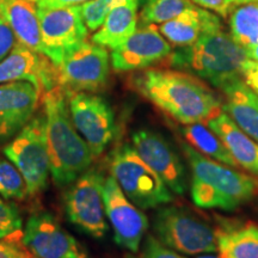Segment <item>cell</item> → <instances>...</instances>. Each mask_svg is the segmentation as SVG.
I'll use <instances>...</instances> for the list:
<instances>
[{
	"label": "cell",
	"mask_w": 258,
	"mask_h": 258,
	"mask_svg": "<svg viewBox=\"0 0 258 258\" xmlns=\"http://www.w3.org/2000/svg\"><path fill=\"white\" fill-rule=\"evenodd\" d=\"M134 84L145 98L178 123H207L222 111L217 95L188 73L148 70L139 74Z\"/></svg>",
	"instance_id": "1"
},
{
	"label": "cell",
	"mask_w": 258,
	"mask_h": 258,
	"mask_svg": "<svg viewBox=\"0 0 258 258\" xmlns=\"http://www.w3.org/2000/svg\"><path fill=\"white\" fill-rule=\"evenodd\" d=\"M50 176L59 188L69 186L90 169L93 154L74 127L67 95L59 86L43 95Z\"/></svg>",
	"instance_id": "2"
},
{
	"label": "cell",
	"mask_w": 258,
	"mask_h": 258,
	"mask_svg": "<svg viewBox=\"0 0 258 258\" xmlns=\"http://www.w3.org/2000/svg\"><path fill=\"white\" fill-rule=\"evenodd\" d=\"M167 57L172 67L196 74L220 90L240 78L247 60L244 48L222 29L220 18L203 29L195 43L177 48Z\"/></svg>",
	"instance_id": "3"
},
{
	"label": "cell",
	"mask_w": 258,
	"mask_h": 258,
	"mask_svg": "<svg viewBox=\"0 0 258 258\" xmlns=\"http://www.w3.org/2000/svg\"><path fill=\"white\" fill-rule=\"evenodd\" d=\"M180 146L191 169V198L198 207L233 211L258 194L257 178L203 156L191 145Z\"/></svg>",
	"instance_id": "4"
},
{
	"label": "cell",
	"mask_w": 258,
	"mask_h": 258,
	"mask_svg": "<svg viewBox=\"0 0 258 258\" xmlns=\"http://www.w3.org/2000/svg\"><path fill=\"white\" fill-rule=\"evenodd\" d=\"M110 172L124 195L143 211L173 201L171 190L133 146L124 144L112 152Z\"/></svg>",
	"instance_id": "5"
},
{
	"label": "cell",
	"mask_w": 258,
	"mask_h": 258,
	"mask_svg": "<svg viewBox=\"0 0 258 258\" xmlns=\"http://www.w3.org/2000/svg\"><path fill=\"white\" fill-rule=\"evenodd\" d=\"M3 152L22 173L29 195L43 191L50 175L44 112L35 115Z\"/></svg>",
	"instance_id": "6"
},
{
	"label": "cell",
	"mask_w": 258,
	"mask_h": 258,
	"mask_svg": "<svg viewBox=\"0 0 258 258\" xmlns=\"http://www.w3.org/2000/svg\"><path fill=\"white\" fill-rule=\"evenodd\" d=\"M154 237L165 246L184 254L217 252V233L188 209L170 206L158 209L153 219Z\"/></svg>",
	"instance_id": "7"
},
{
	"label": "cell",
	"mask_w": 258,
	"mask_h": 258,
	"mask_svg": "<svg viewBox=\"0 0 258 258\" xmlns=\"http://www.w3.org/2000/svg\"><path fill=\"white\" fill-rule=\"evenodd\" d=\"M105 178L99 171L89 169L69 185L64 211L69 220L90 237L101 239L109 230L104 206Z\"/></svg>",
	"instance_id": "8"
},
{
	"label": "cell",
	"mask_w": 258,
	"mask_h": 258,
	"mask_svg": "<svg viewBox=\"0 0 258 258\" xmlns=\"http://www.w3.org/2000/svg\"><path fill=\"white\" fill-rule=\"evenodd\" d=\"M110 56L104 47L84 41L64 54L56 66L57 86L63 92H95L105 86Z\"/></svg>",
	"instance_id": "9"
},
{
	"label": "cell",
	"mask_w": 258,
	"mask_h": 258,
	"mask_svg": "<svg viewBox=\"0 0 258 258\" xmlns=\"http://www.w3.org/2000/svg\"><path fill=\"white\" fill-rule=\"evenodd\" d=\"M74 127L89 145L93 157H99L115 134L111 106L102 97L90 92L67 93Z\"/></svg>",
	"instance_id": "10"
},
{
	"label": "cell",
	"mask_w": 258,
	"mask_h": 258,
	"mask_svg": "<svg viewBox=\"0 0 258 258\" xmlns=\"http://www.w3.org/2000/svg\"><path fill=\"white\" fill-rule=\"evenodd\" d=\"M38 18L46 56L55 66L61 63L67 51L88 38L89 29L82 16L80 5L38 8Z\"/></svg>",
	"instance_id": "11"
},
{
	"label": "cell",
	"mask_w": 258,
	"mask_h": 258,
	"mask_svg": "<svg viewBox=\"0 0 258 258\" xmlns=\"http://www.w3.org/2000/svg\"><path fill=\"white\" fill-rule=\"evenodd\" d=\"M22 244L36 258H90L83 245L48 212L29 217Z\"/></svg>",
	"instance_id": "12"
},
{
	"label": "cell",
	"mask_w": 258,
	"mask_h": 258,
	"mask_svg": "<svg viewBox=\"0 0 258 258\" xmlns=\"http://www.w3.org/2000/svg\"><path fill=\"white\" fill-rule=\"evenodd\" d=\"M104 206L106 218L114 231L115 243L131 252H138L150 222L143 209L124 195L112 176L105 178Z\"/></svg>",
	"instance_id": "13"
},
{
	"label": "cell",
	"mask_w": 258,
	"mask_h": 258,
	"mask_svg": "<svg viewBox=\"0 0 258 258\" xmlns=\"http://www.w3.org/2000/svg\"><path fill=\"white\" fill-rule=\"evenodd\" d=\"M133 147L139 156L171 191L183 195L186 191V171L182 160L163 135L151 129H139L132 135Z\"/></svg>",
	"instance_id": "14"
},
{
	"label": "cell",
	"mask_w": 258,
	"mask_h": 258,
	"mask_svg": "<svg viewBox=\"0 0 258 258\" xmlns=\"http://www.w3.org/2000/svg\"><path fill=\"white\" fill-rule=\"evenodd\" d=\"M171 51L170 43L160 34L157 25L140 24L127 41L111 49V66L117 72L144 70L166 59Z\"/></svg>",
	"instance_id": "15"
},
{
	"label": "cell",
	"mask_w": 258,
	"mask_h": 258,
	"mask_svg": "<svg viewBox=\"0 0 258 258\" xmlns=\"http://www.w3.org/2000/svg\"><path fill=\"white\" fill-rule=\"evenodd\" d=\"M11 82H29L44 95L57 88L56 66L46 55L16 41L0 61V84Z\"/></svg>",
	"instance_id": "16"
},
{
	"label": "cell",
	"mask_w": 258,
	"mask_h": 258,
	"mask_svg": "<svg viewBox=\"0 0 258 258\" xmlns=\"http://www.w3.org/2000/svg\"><path fill=\"white\" fill-rule=\"evenodd\" d=\"M41 96L29 82L0 84V144L12 140L36 115Z\"/></svg>",
	"instance_id": "17"
},
{
	"label": "cell",
	"mask_w": 258,
	"mask_h": 258,
	"mask_svg": "<svg viewBox=\"0 0 258 258\" xmlns=\"http://www.w3.org/2000/svg\"><path fill=\"white\" fill-rule=\"evenodd\" d=\"M206 124L221 139L237 165L252 176L258 177L257 141L245 134L225 111H221Z\"/></svg>",
	"instance_id": "18"
},
{
	"label": "cell",
	"mask_w": 258,
	"mask_h": 258,
	"mask_svg": "<svg viewBox=\"0 0 258 258\" xmlns=\"http://www.w3.org/2000/svg\"><path fill=\"white\" fill-rule=\"evenodd\" d=\"M0 10L14 31L16 41L46 55L36 0H0Z\"/></svg>",
	"instance_id": "19"
},
{
	"label": "cell",
	"mask_w": 258,
	"mask_h": 258,
	"mask_svg": "<svg viewBox=\"0 0 258 258\" xmlns=\"http://www.w3.org/2000/svg\"><path fill=\"white\" fill-rule=\"evenodd\" d=\"M226 103L224 111L245 134L258 143V95L241 78L221 89Z\"/></svg>",
	"instance_id": "20"
},
{
	"label": "cell",
	"mask_w": 258,
	"mask_h": 258,
	"mask_svg": "<svg viewBox=\"0 0 258 258\" xmlns=\"http://www.w3.org/2000/svg\"><path fill=\"white\" fill-rule=\"evenodd\" d=\"M138 0H127L112 8L103 22L101 27L92 35L91 41L104 48L115 49L127 41L139 23Z\"/></svg>",
	"instance_id": "21"
},
{
	"label": "cell",
	"mask_w": 258,
	"mask_h": 258,
	"mask_svg": "<svg viewBox=\"0 0 258 258\" xmlns=\"http://www.w3.org/2000/svg\"><path fill=\"white\" fill-rule=\"evenodd\" d=\"M217 19L218 16L194 5L176 18L158 24L157 29L175 47H188L198 41L203 29Z\"/></svg>",
	"instance_id": "22"
},
{
	"label": "cell",
	"mask_w": 258,
	"mask_h": 258,
	"mask_svg": "<svg viewBox=\"0 0 258 258\" xmlns=\"http://www.w3.org/2000/svg\"><path fill=\"white\" fill-rule=\"evenodd\" d=\"M215 233L221 258H258L257 225L226 221Z\"/></svg>",
	"instance_id": "23"
},
{
	"label": "cell",
	"mask_w": 258,
	"mask_h": 258,
	"mask_svg": "<svg viewBox=\"0 0 258 258\" xmlns=\"http://www.w3.org/2000/svg\"><path fill=\"white\" fill-rule=\"evenodd\" d=\"M182 134L188 144L203 156L231 167L238 166L221 139L205 123L186 124L182 129Z\"/></svg>",
	"instance_id": "24"
},
{
	"label": "cell",
	"mask_w": 258,
	"mask_h": 258,
	"mask_svg": "<svg viewBox=\"0 0 258 258\" xmlns=\"http://www.w3.org/2000/svg\"><path fill=\"white\" fill-rule=\"evenodd\" d=\"M231 35L241 47L258 44V0L240 3L230 14Z\"/></svg>",
	"instance_id": "25"
},
{
	"label": "cell",
	"mask_w": 258,
	"mask_h": 258,
	"mask_svg": "<svg viewBox=\"0 0 258 258\" xmlns=\"http://www.w3.org/2000/svg\"><path fill=\"white\" fill-rule=\"evenodd\" d=\"M192 6L194 3L190 0H154L141 10L140 24L158 25L165 23Z\"/></svg>",
	"instance_id": "26"
},
{
	"label": "cell",
	"mask_w": 258,
	"mask_h": 258,
	"mask_svg": "<svg viewBox=\"0 0 258 258\" xmlns=\"http://www.w3.org/2000/svg\"><path fill=\"white\" fill-rule=\"evenodd\" d=\"M28 195L25 180L9 159L0 158V196L5 200H23Z\"/></svg>",
	"instance_id": "27"
},
{
	"label": "cell",
	"mask_w": 258,
	"mask_h": 258,
	"mask_svg": "<svg viewBox=\"0 0 258 258\" xmlns=\"http://www.w3.org/2000/svg\"><path fill=\"white\" fill-rule=\"evenodd\" d=\"M23 219L14 203L0 196V240L18 241L23 237Z\"/></svg>",
	"instance_id": "28"
},
{
	"label": "cell",
	"mask_w": 258,
	"mask_h": 258,
	"mask_svg": "<svg viewBox=\"0 0 258 258\" xmlns=\"http://www.w3.org/2000/svg\"><path fill=\"white\" fill-rule=\"evenodd\" d=\"M123 2H127V0H91V2L84 3L80 5L82 16L89 30L96 31L104 22L109 11ZM138 2L140 4V8L143 9L154 0H138Z\"/></svg>",
	"instance_id": "29"
},
{
	"label": "cell",
	"mask_w": 258,
	"mask_h": 258,
	"mask_svg": "<svg viewBox=\"0 0 258 258\" xmlns=\"http://www.w3.org/2000/svg\"><path fill=\"white\" fill-rule=\"evenodd\" d=\"M143 258H185L160 243L154 235H147L143 245Z\"/></svg>",
	"instance_id": "30"
},
{
	"label": "cell",
	"mask_w": 258,
	"mask_h": 258,
	"mask_svg": "<svg viewBox=\"0 0 258 258\" xmlns=\"http://www.w3.org/2000/svg\"><path fill=\"white\" fill-rule=\"evenodd\" d=\"M16 43V37L12 29L0 10V61L10 53Z\"/></svg>",
	"instance_id": "31"
},
{
	"label": "cell",
	"mask_w": 258,
	"mask_h": 258,
	"mask_svg": "<svg viewBox=\"0 0 258 258\" xmlns=\"http://www.w3.org/2000/svg\"><path fill=\"white\" fill-rule=\"evenodd\" d=\"M194 4H198L201 8L213 10L222 17H227L231 14L232 9L235 5L240 4L241 0H191Z\"/></svg>",
	"instance_id": "32"
},
{
	"label": "cell",
	"mask_w": 258,
	"mask_h": 258,
	"mask_svg": "<svg viewBox=\"0 0 258 258\" xmlns=\"http://www.w3.org/2000/svg\"><path fill=\"white\" fill-rule=\"evenodd\" d=\"M0 258H36L17 241L0 240Z\"/></svg>",
	"instance_id": "33"
},
{
	"label": "cell",
	"mask_w": 258,
	"mask_h": 258,
	"mask_svg": "<svg viewBox=\"0 0 258 258\" xmlns=\"http://www.w3.org/2000/svg\"><path fill=\"white\" fill-rule=\"evenodd\" d=\"M241 76L246 85L258 95V62L247 59L243 64Z\"/></svg>",
	"instance_id": "34"
},
{
	"label": "cell",
	"mask_w": 258,
	"mask_h": 258,
	"mask_svg": "<svg viewBox=\"0 0 258 258\" xmlns=\"http://www.w3.org/2000/svg\"><path fill=\"white\" fill-rule=\"evenodd\" d=\"M91 0H36L37 6L42 9L62 8V6L82 5L84 3H89Z\"/></svg>",
	"instance_id": "35"
},
{
	"label": "cell",
	"mask_w": 258,
	"mask_h": 258,
	"mask_svg": "<svg viewBox=\"0 0 258 258\" xmlns=\"http://www.w3.org/2000/svg\"><path fill=\"white\" fill-rule=\"evenodd\" d=\"M244 50H245V54H246L247 59L258 62V44H254V46H250V47H245Z\"/></svg>",
	"instance_id": "36"
},
{
	"label": "cell",
	"mask_w": 258,
	"mask_h": 258,
	"mask_svg": "<svg viewBox=\"0 0 258 258\" xmlns=\"http://www.w3.org/2000/svg\"><path fill=\"white\" fill-rule=\"evenodd\" d=\"M196 258H221V256L220 254H213V252H208L206 254H201V256H199Z\"/></svg>",
	"instance_id": "37"
},
{
	"label": "cell",
	"mask_w": 258,
	"mask_h": 258,
	"mask_svg": "<svg viewBox=\"0 0 258 258\" xmlns=\"http://www.w3.org/2000/svg\"><path fill=\"white\" fill-rule=\"evenodd\" d=\"M244 2H249V0H241V3H244Z\"/></svg>",
	"instance_id": "38"
}]
</instances>
